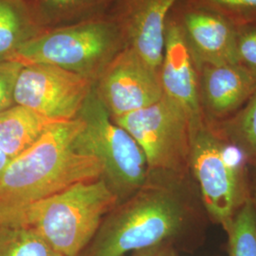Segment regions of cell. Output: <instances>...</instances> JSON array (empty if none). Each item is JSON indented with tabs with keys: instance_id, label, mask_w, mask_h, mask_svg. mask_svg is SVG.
Masks as SVG:
<instances>
[{
	"instance_id": "1",
	"label": "cell",
	"mask_w": 256,
	"mask_h": 256,
	"mask_svg": "<svg viewBox=\"0 0 256 256\" xmlns=\"http://www.w3.org/2000/svg\"><path fill=\"white\" fill-rule=\"evenodd\" d=\"M82 120L57 122L0 173V223L30 204L76 183L102 176L100 162L76 152L74 142Z\"/></svg>"
},
{
	"instance_id": "2",
	"label": "cell",
	"mask_w": 256,
	"mask_h": 256,
	"mask_svg": "<svg viewBox=\"0 0 256 256\" xmlns=\"http://www.w3.org/2000/svg\"><path fill=\"white\" fill-rule=\"evenodd\" d=\"M178 182L149 176L140 190L108 214L82 256H124L160 246L180 234L191 210Z\"/></svg>"
},
{
	"instance_id": "3",
	"label": "cell",
	"mask_w": 256,
	"mask_h": 256,
	"mask_svg": "<svg viewBox=\"0 0 256 256\" xmlns=\"http://www.w3.org/2000/svg\"><path fill=\"white\" fill-rule=\"evenodd\" d=\"M119 200L102 176L76 183L6 218L0 226L36 230L63 256H80Z\"/></svg>"
},
{
	"instance_id": "4",
	"label": "cell",
	"mask_w": 256,
	"mask_h": 256,
	"mask_svg": "<svg viewBox=\"0 0 256 256\" xmlns=\"http://www.w3.org/2000/svg\"><path fill=\"white\" fill-rule=\"evenodd\" d=\"M124 46L117 19L102 16L44 30L22 46L12 61L22 66H56L96 82Z\"/></svg>"
},
{
	"instance_id": "5",
	"label": "cell",
	"mask_w": 256,
	"mask_h": 256,
	"mask_svg": "<svg viewBox=\"0 0 256 256\" xmlns=\"http://www.w3.org/2000/svg\"><path fill=\"white\" fill-rule=\"evenodd\" d=\"M78 117L82 126L74 140V150L95 158L101 164L102 178L117 196L119 203L126 202L149 178L142 150L135 138L112 120L95 88Z\"/></svg>"
},
{
	"instance_id": "6",
	"label": "cell",
	"mask_w": 256,
	"mask_h": 256,
	"mask_svg": "<svg viewBox=\"0 0 256 256\" xmlns=\"http://www.w3.org/2000/svg\"><path fill=\"white\" fill-rule=\"evenodd\" d=\"M135 138L149 176L182 180L190 171L192 128L185 111L164 95L142 110L112 118Z\"/></svg>"
},
{
	"instance_id": "7",
	"label": "cell",
	"mask_w": 256,
	"mask_h": 256,
	"mask_svg": "<svg viewBox=\"0 0 256 256\" xmlns=\"http://www.w3.org/2000/svg\"><path fill=\"white\" fill-rule=\"evenodd\" d=\"M190 171L207 212L227 230L250 196L240 168L230 160L226 144L208 122L192 133Z\"/></svg>"
},
{
	"instance_id": "8",
	"label": "cell",
	"mask_w": 256,
	"mask_h": 256,
	"mask_svg": "<svg viewBox=\"0 0 256 256\" xmlns=\"http://www.w3.org/2000/svg\"><path fill=\"white\" fill-rule=\"evenodd\" d=\"M95 82L52 64L22 66L14 90V104L55 122L78 118Z\"/></svg>"
},
{
	"instance_id": "9",
	"label": "cell",
	"mask_w": 256,
	"mask_h": 256,
	"mask_svg": "<svg viewBox=\"0 0 256 256\" xmlns=\"http://www.w3.org/2000/svg\"><path fill=\"white\" fill-rule=\"evenodd\" d=\"M94 88L111 118L146 108L164 96L160 72L129 46L114 57Z\"/></svg>"
},
{
	"instance_id": "10",
	"label": "cell",
	"mask_w": 256,
	"mask_h": 256,
	"mask_svg": "<svg viewBox=\"0 0 256 256\" xmlns=\"http://www.w3.org/2000/svg\"><path fill=\"white\" fill-rule=\"evenodd\" d=\"M160 78L164 95L185 111L194 133L207 122L200 104L198 74L180 23L171 18L165 28Z\"/></svg>"
},
{
	"instance_id": "11",
	"label": "cell",
	"mask_w": 256,
	"mask_h": 256,
	"mask_svg": "<svg viewBox=\"0 0 256 256\" xmlns=\"http://www.w3.org/2000/svg\"><path fill=\"white\" fill-rule=\"evenodd\" d=\"M198 74L202 111L210 124L232 116L256 90V76L241 64H203Z\"/></svg>"
},
{
	"instance_id": "12",
	"label": "cell",
	"mask_w": 256,
	"mask_h": 256,
	"mask_svg": "<svg viewBox=\"0 0 256 256\" xmlns=\"http://www.w3.org/2000/svg\"><path fill=\"white\" fill-rule=\"evenodd\" d=\"M178 0H126L117 21L126 46L160 72L164 50L165 28Z\"/></svg>"
},
{
	"instance_id": "13",
	"label": "cell",
	"mask_w": 256,
	"mask_h": 256,
	"mask_svg": "<svg viewBox=\"0 0 256 256\" xmlns=\"http://www.w3.org/2000/svg\"><path fill=\"white\" fill-rule=\"evenodd\" d=\"M180 23L196 70L203 64H238L236 27L229 20L194 5Z\"/></svg>"
},
{
	"instance_id": "14",
	"label": "cell",
	"mask_w": 256,
	"mask_h": 256,
	"mask_svg": "<svg viewBox=\"0 0 256 256\" xmlns=\"http://www.w3.org/2000/svg\"><path fill=\"white\" fill-rule=\"evenodd\" d=\"M55 122L14 104L0 113V150L10 160L32 146Z\"/></svg>"
},
{
	"instance_id": "15",
	"label": "cell",
	"mask_w": 256,
	"mask_h": 256,
	"mask_svg": "<svg viewBox=\"0 0 256 256\" xmlns=\"http://www.w3.org/2000/svg\"><path fill=\"white\" fill-rule=\"evenodd\" d=\"M43 32L27 0H0V63Z\"/></svg>"
},
{
	"instance_id": "16",
	"label": "cell",
	"mask_w": 256,
	"mask_h": 256,
	"mask_svg": "<svg viewBox=\"0 0 256 256\" xmlns=\"http://www.w3.org/2000/svg\"><path fill=\"white\" fill-rule=\"evenodd\" d=\"M113 0H36L30 5L43 30L104 16Z\"/></svg>"
},
{
	"instance_id": "17",
	"label": "cell",
	"mask_w": 256,
	"mask_h": 256,
	"mask_svg": "<svg viewBox=\"0 0 256 256\" xmlns=\"http://www.w3.org/2000/svg\"><path fill=\"white\" fill-rule=\"evenodd\" d=\"M214 128L248 158L256 162V90L236 113L222 120L220 128Z\"/></svg>"
},
{
	"instance_id": "18",
	"label": "cell",
	"mask_w": 256,
	"mask_h": 256,
	"mask_svg": "<svg viewBox=\"0 0 256 256\" xmlns=\"http://www.w3.org/2000/svg\"><path fill=\"white\" fill-rule=\"evenodd\" d=\"M0 256H63L36 230L21 226H0Z\"/></svg>"
},
{
	"instance_id": "19",
	"label": "cell",
	"mask_w": 256,
	"mask_h": 256,
	"mask_svg": "<svg viewBox=\"0 0 256 256\" xmlns=\"http://www.w3.org/2000/svg\"><path fill=\"white\" fill-rule=\"evenodd\" d=\"M229 256H256V210L250 196L229 228Z\"/></svg>"
},
{
	"instance_id": "20",
	"label": "cell",
	"mask_w": 256,
	"mask_h": 256,
	"mask_svg": "<svg viewBox=\"0 0 256 256\" xmlns=\"http://www.w3.org/2000/svg\"><path fill=\"white\" fill-rule=\"evenodd\" d=\"M194 6L218 14L236 28L256 21V0H194Z\"/></svg>"
},
{
	"instance_id": "21",
	"label": "cell",
	"mask_w": 256,
	"mask_h": 256,
	"mask_svg": "<svg viewBox=\"0 0 256 256\" xmlns=\"http://www.w3.org/2000/svg\"><path fill=\"white\" fill-rule=\"evenodd\" d=\"M238 64L256 76V26L236 28Z\"/></svg>"
},
{
	"instance_id": "22",
	"label": "cell",
	"mask_w": 256,
	"mask_h": 256,
	"mask_svg": "<svg viewBox=\"0 0 256 256\" xmlns=\"http://www.w3.org/2000/svg\"><path fill=\"white\" fill-rule=\"evenodd\" d=\"M21 68L14 61L0 63V113L16 104L14 90Z\"/></svg>"
},
{
	"instance_id": "23",
	"label": "cell",
	"mask_w": 256,
	"mask_h": 256,
	"mask_svg": "<svg viewBox=\"0 0 256 256\" xmlns=\"http://www.w3.org/2000/svg\"><path fill=\"white\" fill-rule=\"evenodd\" d=\"M135 256H168V254L164 248L160 246L158 247L151 248L144 250L138 252L137 254Z\"/></svg>"
},
{
	"instance_id": "24",
	"label": "cell",
	"mask_w": 256,
	"mask_h": 256,
	"mask_svg": "<svg viewBox=\"0 0 256 256\" xmlns=\"http://www.w3.org/2000/svg\"><path fill=\"white\" fill-rule=\"evenodd\" d=\"M9 162L8 156L0 150V173L4 170V168L9 164Z\"/></svg>"
},
{
	"instance_id": "25",
	"label": "cell",
	"mask_w": 256,
	"mask_h": 256,
	"mask_svg": "<svg viewBox=\"0 0 256 256\" xmlns=\"http://www.w3.org/2000/svg\"><path fill=\"white\" fill-rule=\"evenodd\" d=\"M252 202H254V208H256V184H254V198H252Z\"/></svg>"
}]
</instances>
